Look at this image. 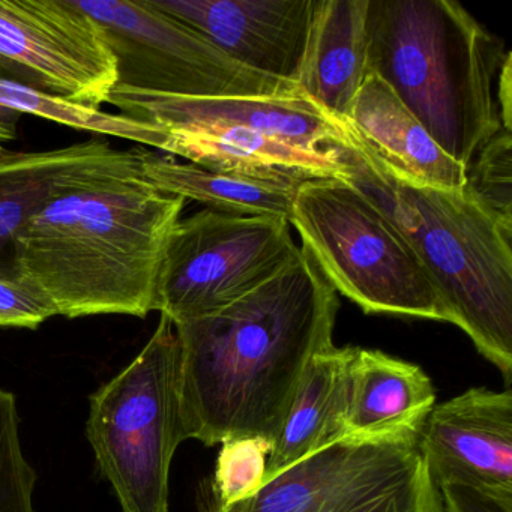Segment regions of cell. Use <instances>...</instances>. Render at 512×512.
Segmentation results:
<instances>
[{
    "instance_id": "11",
    "label": "cell",
    "mask_w": 512,
    "mask_h": 512,
    "mask_svg": "<svg viewBox=\"0 0 512 512\" xmlns=\"http://www.w3.org/2000/svg\"><path fill=\"white\" fill-rule=\"evenodd\" d=\"M248 70L296 83L314 0H151Z\"/></svg>"
},
{
    "instance_id": "3",
    "label": "cell",
    "mask_w": 512,
    "mask_h": 512,
    "mask_svg": "<svg viewBox=\"0 0 512 512\" xmlns=\"http://www.w3.org/2000/svg\"><path fill=\"white\" fill-rule=\"evenodd\" d=\"M341 175L364 193L415 251L452 325L512 377V232L461 190L419 187L395 176L343 124Z\"/></svg>"
},
{
    "instance_id": "8",
    "label": "cell",
    "mask_w": 512,
    "mask_h": 512,
    "mask_svg": "<svg viewBox=\"0 0 512 512\" xmlns=\"http://www.w3.org/2000/svg\"><path fill=\"white\" fill-rule=\"evenodd\" d=\"M103 32L116 61L115 88L184 98L301 95L296 83L242 67L151 0H76Z\"/></svg>"
},
{
    "instance_id": "26",
    "label": "cell",
    "mask_w": 512,
    "mask_h": 512,
    "mask_svg": "<svg viewBox=\"0 0 512 512\" xmlns=\"http://www.w3.org/2000/svg\"><path fill=\"white\" fill-rule=\"evenodd\" d=\"M439 491L445 512H512V488L448 482Z\"/></svg>"
},
{
    "instance_id": "2",
    "label": "cell",
    "mask_w": 512,
    "mask_h": 512,
    "mask_svg": "<svg viewBox=\"0 0 512 512\" xmlns=\"http://www.w3.org/2000/svg\"><path fill=\"white\" fill-rule=\"evenodd\" d=\"M184 197L143 175L134 149L74 176L16 238L17 277L58 316L143 317L155 311L167 242Z\"/></svg>"
},
{
    "instance_id": "12",
    "label": "cell",
    "mask_w": 512,
    "mask_h": 512,
    "mask_svg": "<svg viewBox=\"0 0 512 512\" xmlns=\"http://www.w3.org/2000/svg\"><path fill=\"white\" fill-rule=\"evenodd\" d=\"M419 449L437 487L470 482L512 488V391L472 388L434 404Z\"/></svg>"
},
{
    "instance_id": "1",
    "label": "cell",
    "mask_w": 512,
    "mask_h": 512,
    "mask_svg": "<svg viewBox=\"0 0 512 512\" xmlns=\"http://www.w3.org/2000/svg\"><path fill=\"white\" fill-rule=\"evenodd\" d=\"M338 308V293L302 248L229 307L175 323L182 442L263 436L275 445L311 359L334 346Z\"/></svg>"
},
{
    "instance_id": "9",
    "label": "cell",
    "mask_w": 512,
    "mask_h": 512,
    "mask_svg": "<svg viewBox=\"0 0 512 512\" xmlns=\"http://www.w3.org/2000/svg\"><path fill=\"white\" fill-rule=\"evenodd\" d=\"M290 224L203 209L181 218L167 242L155 311L173 325L247 296L301 257Z\"/></svg>"
},
{
    "instance_id": "16",
    "label": "cell",
    "mask_w": 512,
    "mask_h": 512,
    "mask_svg": "<svg viewBox=\"0 0 512 512\" xmlns=\"http://www.w3.org/2000/svg\"><path fill=\"white\" fill-rule=\"evenodd\" d=\"M434 404L436 389L419 365L356 347L343 436H419Z\"/></svg>"
},
{
    "instance_id": "14",
    "label": "cell",
    "mask_w": 512,
    "mask_h": 512,
    "mask_svg": "<svg viewBox=\"0 0 512 512\" xmlns=\"http://www.w3.org/2000/svg\"><path fill=\"white\" fill-rule=\"evenodd\" d=\"M395 176L419 187L461 190L467 170L452 160L388 85L367 74L349 119L340 122Z\"/></svg>"
},
{
    "instance_id": "6",
    "label": "cell",
    "mask_w": 512,
    "mask_h": 512,
    "mask_svg": "<svg viewBox=\"0 0 512 512\" xmlns=\"http://www.w3.org/2000/svg\"><path fill=\"white\" fill-rule=\"evenodd\" d=\"M181 347L161 316L142 352L89 397L86 434L121 512H170L169 478L181 437Z\"/></svg>"
},
{
    "instance_id": "23",
    "label": "cell",
    "mask_w": 512,
    "mask_h": 512,
    "mask_svg": "<svg viewBox=\"0 0 512 512\" xmlns=\"http://www.w3.org/2000/svg\"><path fill=\"white\" fill-rule=\"evenodd\" d=\"M512 131L499 130L467 167L464 191L512 232Z\"/></svg>"
},
{
    "instance_id": "21",
    "label": "cell",
    "mask_w": 512,
    "mask_h": 512,
    "mask_svg": "<svg viewBox=\"0 0 512 512\" xmlns=\"http://www.w3.org/2000/svg\"><path fill=\"white\" fill-rule=\"evenodd\" d=\"M0 107L22 115L38 116L74 130L130 140L146 148L166 154L167 134L161 127L143 124L127 116L113 115L104 110L88 109L77 104L55 100L10 80L0 79Z\"/></svg>"
},
{
    "instance_id": "19",
    "label": "cell",
    "mask_w": 512,
    "mask_h": 512,
    "mask_svg": "<svg viewBox=\"0 0 512 512\" xmlns=\"http://www.w3.org/2000/svg\"><path fill=\"white\" fill-rule=\"evenodd\" d=\"M167 134L166 154L206 169L235 172H292L310 179L341 175L337 149L310 152L235 125L173 122L158 125Z\"/></svg>"
},
{
    "instance_id": "5",
    "label": "cell",
    "mask_w": 512,
    "mask_h": 512,
    "mask_svg": "<svg viewBox=\"0 0 512 512\" xmlns=\"http://www.w3.org/2000/svg\"><path fill=\"white\" fill-rule=\"evenodd\" d=\"M289 224L335 292L364 313L451 323L445 301L415 251L350 182H302Z\"/></svg>"
},
{
    "instance_id": "4",
    "label": "cell",
    "mask_w": 512,
    "mask_h": 512,
    "mask_svg": "<svg viewBox=\"0 0 512 512\" xmlns=\"http://www.w3.org/2000/svg\"><path fill=\"white\" fill-rule=\"evenodd\" d=\"M367 74L382 79L431 139L467 167L502 130L496 82L508 52L451 0H368Z\"/></svg>"
},
{
    "instance_id": "15",
    "label": "cell",
    "mask_w": 512,
    "mask_h": 512,
    "mask_svg": "<svg viewBox=\"0 0 512 512\" xmlns=\"http://www.w3.org/2000/svg\"><path fill=\"white\" fill-rule=\"evenodd\" d=\"M367 8L368 0H314L296 86L337 122L349 119L367 77Z\"/></svg>"
},
{
    "instance_id": "25",
    "label": "cell",
    "mask_w": 512,
    "mask_h": 512,
    "mask_svg": "<svg viewBox=\"0 0 512 512\" xmlns=\"http://www.w3.org/2000/svg\"><path fill=\"white\" fill-rule=\"evenodd\" d=\"M58 316L55 305L32 284L20 278L0 277V326L38 329Z\"/></svg>"
},
{
    "instance_id": "10",
    "label": "cell",
    "mask_w": 512,
    "mask_h": 512,
    "mask_svg": "<svg viewBox=\"0 0 512 512\" xmlns=\"http://www.w3.org/2000/svg\"><path fill=\"white\" fill-rule=\"evenodd\" d=\"M0 79L103 110L118 74L103 32L76 0H0Z\"/></svg>"
},
{
    "instance_id": "18",
    "label": "cell",
    "mask_w": 512,
    "mask_h": 512,
    "mask_svg": "<svg viewBox=\"0 0 512 512\" xmlns=\"http://www.w3.org/2000/svg\"><path fill=\"white\" fill-rule=\"evenodd\" d=\"M116 151L103 139L50 151H0V277L19 278L16 238L28 221L62 185Z\"/></svg>"
},
{
    "instance_id": "27",
    "label": "cell",
    "mask_w": 512,
    "mask_h": 512,
    "mask_svg": "<svg viewBox=\"0 0 512 512\" xmlns=\"http://www.w3.org/2000/svg\"><path fill=\"white\" fill-rule=\"evenodd\" d=\"M512 55L508 52L502 68H500L499 77H497V107H499L500 125L503 130L512 131V79H511Z\"/></svg>"
},
{
    "instance_id": "22",
    "label": "cell",
    "mask_w": 512,
    "mask_h": 512,
    "mask_svg": "<svg viewBox=\"0 0 512 512\" xmlns=\"http://www.w3.org/2000/svg\"><path fill=\"white\" fill-rule=\"evenodd\" d=\"M272 449L274 442L263 436L233 437L221 443L214 478L202 499L218 509L250 499L265 482Z\"/></svg>"
},
{
    "instance_id": "7",
    "label": "cell",
    "mask_w": 512,
    "mask_h": 512,
    "mask_svg": "<svg viewBox=\"0 0 512 512\" xmlns=\"http://www.w3.org/2000/svg\"><path fill=\"white\" fill-rule=\"evenodd\" d=\"M200 512H445L419 436H343L263 482L226 509Z\"/></svg>"
},
{
    "instance_id": "24",
    "label": "cell",
    "mask_w": 512,
    "mask_h": 512,
    "mask_svg": "<svg viewBox=\"0 0 512 512\" xmlns=\"http://www.w3.org/2000/svg\"><path fill=\"white\" fill-rule=\"evenodd\" d=\"M16 395L0 389V512H34L38 475L23 455Z\"/></svg>"
},
{
    "instance_id": "17",
    "label": "cell",
    "mask_w": 512,
    "mask_h": 512,
    "mask_svg": "<svg viewBox=\"0 0 512 512\" xmlns=\"http://www.w3.org/2000/svg\"><path fill=\"white\" fill-rule=\"evenodd\" d=\"M143 175L163 193L196 200L206 209L247 217H292L299 185L307 176L292 172H235L179 163L146 146L133 148Z\"/></svg>"
},
{
    "instance_id": "13",
    "label": "cell",
    "mask_w": 512,
    "mask_h": 512,
    "mask_svg": "<svg viewBox=\"0 0 512 512\" xmlns=\"http://www.w3.org/2000/svg\"><path fill=\"white\" fill-rule=\"evenodd\" d=\"M107 104L143 124L173 122L235 125L310 152H328L343 142L340 122L302 95L259 98H184L113 89Z\"/></svg>"
},
{
    "instance_id": "20",
    "label": "cell",
    "mask_w": 512,
    "mask_h": 512,
    "mask_svg": "<svg viewBox=\"0 0 512 512\" xmlns=\"http://www.w3.org/2000/svg\"><path fill=\"white\" fill-rule=\"evenodd\" d=\"M356 347H329L311 359L268 458L266 479L343 436Z\"/></svg>"
}]
</instances>
